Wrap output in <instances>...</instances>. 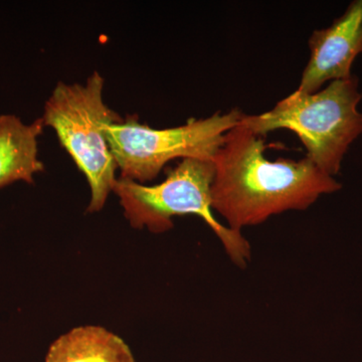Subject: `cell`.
<instances>
[{
	"instance_id": "cell-1",
	"label": "cell",
	"mask_w": 362,
	"mask_h": 362,
	"mask_svg": "<svg viewBox=\"0 0 362 362\" xmlns=\"http://www.w3.org/2000/svg\"><path fill=\"white\" fill-rule=\"evenodd\" d=\"M263 136L238 124L225 136L214 159L211 197L230 230L265 223L288 211H305L323 194L342 185L310 159L299 161L265 156Z\"/></svg>"
},
{
	"instance_id": "cell-2",
	"label": "cell",
	"mask_w": 362,
	"mask_h": 362,
	"mask_svg": "<svg viewBox=\"0 0 362 362\" xmlns=\"http://www.w3.org/2000/svg\"><path fill=\"white\" fill-rule=\"evenodd\" d=\"M361 100L358 78L352 75L333 81L314 94L295 90L270 111L244 114L240 123L259 136L278 129L292 131L303 143L307 158L334 177L350 145L362 135Z\"/></svg>"
},
{
	"instance_id": "cell-3",
	"label": "cell",
	"mask_w": 362,
	"mask_h": 362,
	"mask_svg": "<svg viewBox=\"0 0 362 362\" xmlns=\"http://www.w3.org/2000/svg\"><path fill=\"white\" fill-rule=\"evenodd\" d=\"M214 177V161L187 158L170 169L159 185H145L120 177L112 192L136 228L145 226L150 232L164 233L173 228L175 216H199L221 240L233 263L245 268L251 261V246L242 233L214 218L211 197Z\"/></svg>"
},
{
	"instance_id": "cell-4",
	"label": "cell",
	"mask_w": 362,
	"mask_h": 362,
	"mask_svg": "<svg viewBox=\"0 0 362 362\" xmlns=\"http://www.w3.org/2000/svg\"><path fill=\"white\" fill-rule=\"evenodd\" d=\"M104 86V78L97 71L84 84L59 82L45 102L42 117L89 183V213L103 209L118 168L106 129L122 119L105 103Z\"/></svg>"
},
{
	"instance_id": "cell-5",
	"label": "cell",
	"mask_w": 362,
	"mask_h": 362,
	"mask_svg": "<svg viewBox=\"0 0 362 362\" xmlns=\"http://www.w3.org/2000/svg\"><path fill=\"white\" fill-rule=\"evenodd\" d=\"M240 109L220 112L204 119H190L185 125L154 129L130 117L106 129L107 138L120 177L148 182L173 159L214 161L228 131L240 123Z\"/></svg>"
},
{
	"instance_id": "cell-6",
	"label": "cell",
	"mask_w": 362,
	"mask_h": 362,
	"mask_svg": "<svg viewBox=\"0 0 362 362\" xmlns=\"http://www.w3.org/2000/svg\"><path fill=\"white\" fill-rule=\"evenodd\" d=\"M309 47L298 92L314 94L326 83L351 77L352 65L362 54V0L350 2L328 28L314 30Z\"/></svg>"
},
{
	"instance_id": "cell-7",
	"label": "cell",
	"mask_w": 362,
	"mask_h": 362,
	"mask_svg": "<svg viewBox=\"0 0 362 362\" xmlns=\"http://www.w3.org/2000/svg\"><path fill=\"white\" fill-rule=\"evenodd\" d=\"M42 118L28 124L14 115L0 116V188L23 181L33 183L45 164L39 157Z\"/></svg>"
},
{
	"instance_id": "cell-8",
	"label": "cell",
	"mask_w": 362,
	"mask_h": 362,
	"mask_svg": "<svg viewBox=\"0 0 362 362\" xmlns=\"http://www.w3.org/2000/svg\"><path fill=\"white\" fill-rule=\"evenodd\" d=\"M45 362H136L127 343L101 326H81L54 341Z\"/></svg>"
}]
</instances>
